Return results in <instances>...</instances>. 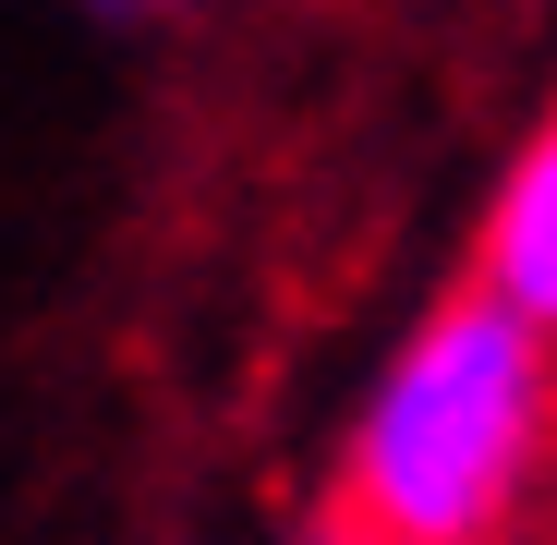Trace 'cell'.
I'll list each match as a JSON object with an SVG mask.
<instances>
[{
    "mask_svg": "<svg viewBox=\"0 0 557 545\" xmlns=\"http://www.w3.org/2000/svg\"><path fill=\"white\" fill-rule=\"evenodd\" d=\"M473 280H485L533 339H557V122H545V134H533V158L509 170V195H497V219H485Z\"/></svg>",
    "mask_w": 557,
    "mask_h": 545,
    "instance_id": "obj_2",
    "label": "cell"
},
{
    "mask_svg": "<svg viewBox=\"0 0 557 545\" xmlns=\"http://www.w3.org/2000/svg\"><path fill=\"white\" fill-rule=\"evenodd\" d=\"M315 545H388V533H363V521H327V533H315Z\"/></svg>",
    "mask_w": 557,
    "mask_h": 545,
    "instance_id": "obj_3",
    "label": "cell"
},
{
    "mask_svg": "<svg viewBox=\"0 0 557 545\" xmlns=\"http://www.w3.org/2000/svg\"><path fill=\"white\" fill-rule=\"evenodd\" d=\"M545 436H557V339H533L473 280L376 388L327 521H363L388 545H485Z\"/></svg>",
    "mask_w": 557,
    "mask_h": 545,
    "instance_id": "obj_1",
    "label": "cell"
}]
</instances>
